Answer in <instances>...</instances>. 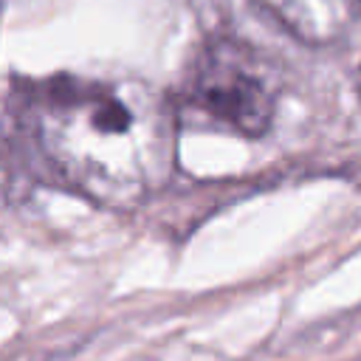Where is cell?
<instances>
[{
	"mask_svg": "<svg viewBox=\"0 0 361 361\" xmlns=\"http://www.w3.org/2000/svg\"><path fill=\"white\" fill-rule=\"evenodd\" d=\"M28 121L51 166L104 206L141 203L172 164L169 110L141 85L56 76L31 93Z\"/></svg>",
	"mask_w": 361,
	"mask_h": 361,
	"instance_id": "cell-1",
	"label": "cell"
},
{
	"mask_svg": "<svg viewBox=\"0 0 361 361\" xmlns=\"http://www.w3.org/2000/svg\"><path fill=\"white\" fill-rule=\"evenodd\" d=\"M192 99L209 116L243 135H262L271 127L276 93L268 71L240 45H209L192 85Z\"/></svg>",
	"mask_w": 361,
	"mask_h": 361,
	"instance_id": "cell-2",
	"label": "cell"
}]
</instances>
